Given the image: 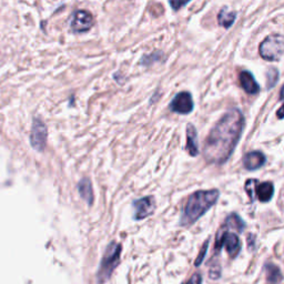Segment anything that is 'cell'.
<instances>
[{
  "label": "cell",
  "instance_id": "1",
  "mask_svg": "<svg viewBox=\"0 0 284 284\" xmlns=\"http://www.w3.org/2000/svg\"><path fill=\"white\" fill-rule=\"evenodd\" d=\"M243 124V114L237 109L224 114L204 142V159L216 164H222L229 160L240 140Z\"/></svg>",
  "mask_w": 284,
  "mask_h": 284
},
{
  "label": "cell",
  "instance_id": "2",
  "mask_svg": "<svg viewBox=\"0 0 284 284\" xmlns=\"http://www.w3.org/2000/svg\"><path fill=\"white\" fill-rule=\"evenodd\" d=\"M219 199V191L213 190L197 191L189 197L184 206L180 220L181 226H190L199 220L209 209H211Z\"/></svg>",
  "mask_w": 284,
  "mask_h": 284
},
{
  "label": "cell",
  "instance_id": "3",
  "mask_svg": "<svg viewBox=\"0 0 284 284\" xmlns=\"http://www.w3.org/2000/svg\"><path fill=\"white\" fill-rule=\"evenodd\" d=\"M121 246L117 242H111L107 247V250L103 254V258L101 260L100 269L98 272V280L100 283L106 282L111 277L114 269L120 262V256H121Z\"/></svg>",
  "mask_w": 284,
  "mask_h": 284
},
{
  "label": "cell",
  "instance_id": "4",
  "mask_svg": "<svg viewBox=\"0 0 284 284\" xmlns=\"http://www.w3.org/2000/svg\"><path fill=\"white\" fill-rule=\"evenodd\" d=\"M284 53V37L282 34H270L260 44V54L269 61H277Z\"/></svg>",
  "mask_w": 284,
  "mask_h": 284
},
{
  "label": "cell",
  "instance_id": "5",
  "mask_svg": "<svg viewBox=\"0 0 284 284\" xmlns=\"http://www.w3.org/2000/svg\"><path fill=\"white\" fill-rule=\"evenodd\" d=\"M223 246L226 247L229 257L231 259L237 258L238 254L241 251V241L237 234L232 232H223L220 230L217 236L214 249L219 252Z\"/></svg>",
  "mask_w": 284,
  "mask_h": 284
},
{
  "label": "cell",
  "instance_id": "6",
  "mask_svg": "<svg viewBox=\"0 0 284 284\" xmlns=\"http://www.w3.org/2000/svg\"><path fill=\"white\" fill-rule=\"evenodd\" d=\"M47 138H48V129L40 119L34 118L31 127V133H30V143L31 147L39 152L44 150L47 144Z\"/></svg>",
  "mask_w": 284,
  "mask_h": 284
},
{
  "label": "cell",
  "instance_id": "7",
  "mask_svg": "<svg viewBox=\"0 0 284 284\" xmlns=\"http://www.w3.org/2000/svg\"><path fill=\"white\" fill-rule=\"evenodd\" d=\"M246 190L250 198L254 190V193H256V196L258 197L259 201L269 202L273 197L274 187L273 183L269 181L259 183L258 180H248L246 183Z\"/></svg>",
  "mask_w": 284,
  "mask_h": 284
},
{
  "label": "cell",
  "instance_id": "8",
  "mask_svg": "<svg viewBox=\"0 0 284 284\" xmlns=\"http://www.w3.org/2000/svg\"><path fill=\"white\" fill-rule=\"evenodd\" d=\"M134 208V219L136 220H143L150 217L154 212L156 204H154L153 197H144L133 202Z\"/></svg>",
  "mask_w": 284,
  "mask_h": 284
},
{
  "label": "cell",
  "instance_id": "9",
  "mask_svg": "<svg viewBox=\"0 0 284 284\" xmlns=\"http://www.w3.org/2000/svg\"><path fill=\"white\" fill-rule=\"evenodd\" d=\"M170 109L173 112L188 114L192 111L193 101L192 97L189 92H180L173 98L172 102L170 103Z\"/></svg>",
  "mask_w": 284,
  "mask_h": 284
},
{
  "label": "cell",
  "instance_id": "10",
  "mask_svg": "<svg viewBox=\"0 0 284 284\" xmlns=\"http://www.w3.org/2000/svg\"><path fill=\"white\" fill-rule=\"evenodd\" d=\"M93 26V17L92 14L86 10H79L74 13L71 28L76 32H84L91 29Z\"/></svg>",
  "mask_w": 284,
  "mask_h": 284
},
{
  "label": "cell",
  "instance_id": "11",
  "mask_svg": "<svg viewBox=\"0 0 284 284\" xmlns=\"http://www.w3.org/2000/svg\"><path fill=\"white\" fill-rule=\"evenodd\" d=\"M267 159L266 156L260 151H252V152H249L247 153L246 156H244L243 159V164H244V168L247 169V170H258L259 168H261L264 163H266Z\"/></svg>",
  "mask_w": 284,
  "mask_h": 284
},
{
  "label": "cell",
  "instance_id": "12",
  "mask_svg": "<svg viewBox=\"0 0 284 284\" xmlns=\"http://www.w3.org/2000/svg\"><path fill=\"white\" fill-rule=\"evenodd\" d=\"M239 80H240V84L243 88V90L247 93L257 94L260 91V87H259L258 82L250 71H242L240 73V77H239Z\"/></svg>",
  "mask_w": 284,
  "mask_h": 284
},
{
  "label": "cell",
  "instance_id": "13",
  "mask_svg": "<svg viewBox=\"0 0 284 284\" xmlns=\"http://www.w3.org/2000/svg\"><path fill=\"white\" fill-rule=\"evenodd\" d=\"M186 150L191 157H197L199 154L198 140H197V130L193 124L189 123L187 126V147Z\"/></svg>",
  "mask_w": 284,
  "mask_h": 284
},
{
  "label": "cell",
  "instance_id": "14",
  "mask_svg": "<svg viewBox=\"0 0 284 284\" xmlns=\"http://www.w3.org/2000/svg\"><path fill=\"white\" fill-rule=\"evenodd\" d=\"M264 272H266V278L269 284H279L283 280L282 272L276 264L267 263L264 267Z\"/></svg>",
  "mask_w": 284,
  "mask_h": 284
},
{
  "label": "cell",
  "instance_id": "15",
  "mask_svg": "<svg viewBox=\"0 0 284 284\" xmlns=\"http://www.w3.org/2000/svg\"><path fill=\"white\" fill-rule=\"evenodd\" d=\"M78 190L82 199L88 204H92L93 202V190L91 181L88 178H83L82 180L78 184Z\"/></svg>",
  "mask_w": 284,
  "mask_h": 284
},
{
  "label": "cell",
  "instance_id": "16",
  "mask_svg": "<svg viewBox=\"0 0 284 284\" xmlns=\"http://www.w3.org/2000/svg\"><path fill=\"white\" fill-rule=\"evenodd\" d=\"M237 13L233 11H229L227 8H223L220 10V12L218 13V21L220 26L224 28H230L234 20H236Z\"/></svg>",
  "mask_w": 284,
  "mask_h": 284
},
{
  "label": "cell",
  "instance_id": "17",
  "mask_svg": "<svg viewBox=\"0 0 284 284\" xmlns=\"http://www.w3.org/2000/svg\"><path fill=\"white\" fill-rule=\"evenodd\" d=\"M227 226L230 227L234 230H237L239 233H241L244 231V229H246V223L241 219V217L239 216L237 213H231L230 216L227 218Z\"/></svg>",
  "mask_w": 284,
  "mask_h": 284
},
{
  "label": "cell",
  "instance_id": "18",
  "mask_svg": "<svg viewBox=\"0 0 284 284\" xmlns=\"http://www.w3.org/2000/svg\"><path fill=\"white\" fill-rule=\"evenodd\" d=\"M279 80V71L277 69L271 68L269 69L267 72V84H268V89H270L272 87L276 86V83Z\"/></svg>",
  "mask_w": 284,
  "mask_h": 284
},
{
  "label": "cell",
  "instance_id": "19",
  "mask_svg": "<svg viewBox=\"0 0 284 284\" xmlns=\"http://www.w3.org/2000/svg\"><path fill=\"white\" fill-rule=\"evenodd\" d=\"M208 247H209V239H208V240H206V242L203 243V246L201 248V251L199 252V254H198L197 260H196V262H194V266H196V267L200 266V264L202 263V261L204 260V258H206V254L208 252Z\"/></svg>",
  "mask_w": 284,
  "mask_h": 284
},
{
  "label": "cell",
  "instance_id": "20",
  "mask_svg": "<svg viewBox=\"0 0 284 284\" xmlns=\"http://www.w3.org/2000/svg\"><path fill=\"white\" fill-rule=\"evenodd\" d=\"M189 1H191V0H170V4L173 10L177 11L180 8L186 6Z\"/></svg>",
  "mask_w": 284,
  "mask_h": 284
},
{
  "label": "cell",
  "instance_id": "21",
  "mask_svg": "<svg viewBox=\"0 0 284 284\" xmlns=\"http://www.w3.org/2000/svg\"><path fill=\"white\" fill-rule=\"evenodd\" d=\"M182 284H202V277L201 274L196 273L194 276L190 279V280L187 281L186 283H182Z\"/></svg>",
  "mask_w": 284,
  "mask_h": 284
},
{
  "label": "cell",
  "instance_id": "22",
  "mask_svg": "<svg viewBox=\"0 0 284 284\" xmlns=\"http://www.w3.org/2000/svg\"><path fill=\"white\" fill-rule=\"evenodd\" d=\"M277 116H278V118H280V119H283V118H284V104L278 110Z\"/></svg>",
  "mask_w": 284,
  "mask_h": 284
},
{
  "label": "cell",
  "instance_id": "23",
  "mask_svg": "<svg viewBox=\"0 0 284 284\" xmlns=\"http://www.w3.org/2000/svg\"><path fill=\"white\" fill-rule=\"evenodd\" d=\"M280 99L281 100H284V86L281 89V92H280Z\"/></svg>",
  "mask_w": 284,
  "mask_h": 284
}]
</instances>
